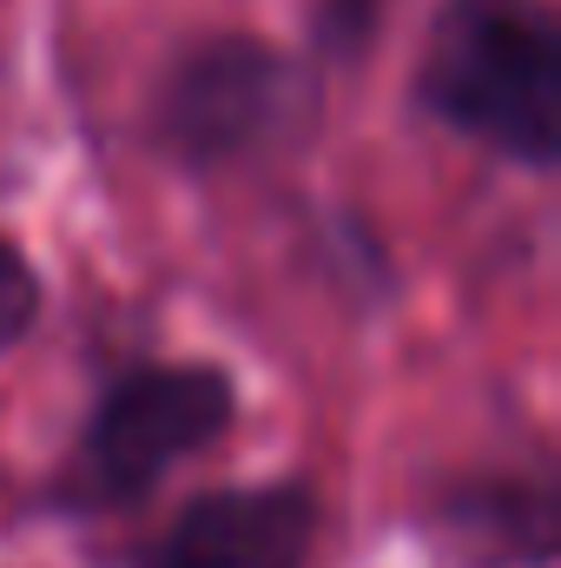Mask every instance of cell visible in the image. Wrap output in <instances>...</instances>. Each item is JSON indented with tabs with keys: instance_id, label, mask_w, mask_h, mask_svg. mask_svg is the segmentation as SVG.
Here are the masks:
<instances>
[{
	"instance_id": "obj_7",
	"label": "cell",
	"mask_w": 561,
	"mask_h": 568,
	"mask_svg": "<svg viewBox=\"0 0 561 568\" xmlns=\"http://www.w3.org/2000/svg\"><path fill=\"white\" fill-rule=\"evenodd\" d=\"M33 311H40V278H33V265L0 239V351L33 324Z\"/></svg>"
},
{
	"instance_id": "obj_4",
	"label": "cell",
	"mask_w": 561,
	"mask_h": 568,
	"mask_svg": "<svg viewBox=\"0 0 561 568\" xmlns=\"http://www.w3.org/2000/svg\"><path fill=\"white\" fill-rule=\"evenodd\" d=\"M317 536V503L304 483L212 489L198 496L145 568H304Z\"/></svg>"
},
{
	"instance_id": "obj_2",
	"label": "cell",
	"mask_w": 561,
	"mask_h": 568,
	"mask_svg": "<svg viewBox=\"0 0 561 568\" xmlns=\"http://www.w3.org/2000/svg\"><path fill=\"white\" fill-rule=\"evenodd\" d=\"M310 126H317L310 67H297L290 53L252 33L198 40L159 93V140L198 172L284 152Z\"/></svg>"
},
{
	"instance_id": "obj_6",
	"label": "cell",
	"mask_w": 561,
	"mask_h": 568,
	"mask_svg": "<svg viewBox=\"0 0 561 568\" xmlns=\"http://www.w3.org/2000/svg\"><path fill=\"white\" fill-rule=\"evenodd\" d=\"M377 13H384V0H317V47L330 60L364 53L377 33Z\"/></svg>"
},
{
	"instance_id": "obj_5",
	"label": "cell",
	"mask_w": 561,
	"mask_h": 568,
	"mask_svg": "<svg viewBox=\"0 0 561 568\" xmlns=\"http://www.w3.org/2000/svg\"><path fill=\"white\" fill-rule=\"evenodd\" d=\"M449 536L482 556V562L536 568L555 556V489L536 476H489V483H456L449 503Z\"/></svg>"
},
{
	"instance_id": "obj_1",
	"label": "cell",
	"mask_w": 561,
	"mask_h": 568,
	"mask_svg": "<svg viewBox=\"0 0 561 568\" xmlns=\"http://www.w3.org/2000/svg\"><path fill=\"white\" fill-rule=\"evenodd\" d=\"M417 93L442 126L549 172L561 159V27L549 0H442Z\"/></svg>"
},
{
	"instance_id": "obj_3",
	"label": "cell",
	"mask_w": 561,
	"mask_h": 568,
	"mask_svg": "<svg viewBox=\"0 0 561 568\" xmlns=\"http://www.w3.org/2000/svg\"><path fill=\"white\" fill-rule=\"evenodd\" d=\"M238 417V390L218 364H145L106 390L73 456L80 503H140L145 489L198 456L218 429Z\"/></svg>"
}]
</instances>
